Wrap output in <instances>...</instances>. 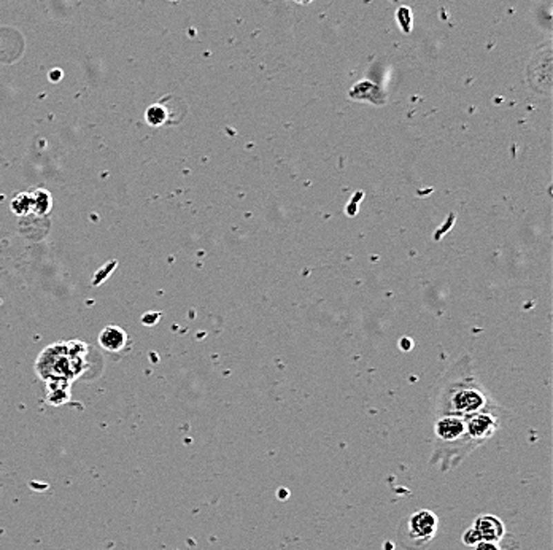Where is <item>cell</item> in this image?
<instances>
[{
  "label": "cell",
  "mask_w": 553,
  "mask_h": 550,
  "mask_svg": "<svg viewBox=\"0 0 553 550\" xmlns=\"http://www.w3.org/2000/svg\"><path fill=\"white\" fill-rule=\"evenodd\" d=\"M437 530H439V518H437L434 512L420 509L407 518L404 530L399 531V534L414 541L412 549H421L433 541Z\"/></svg>",
  "instance_id": "obj_4"
},
{
  "label": "cell",
  "mask_w": 553,
  "mask_h": 550,
  "mask_svg": "<svg viewBox=\"0 0 553 550\" xmlns=\"http://www.w3.org/2000/svg\"><path fill=\"white\" fill-rule=\"evenodd\" d=\"M145 119H146V123L153 126V128L164 126L168 119L167 108L162 106V104H155V106H150L145 112Z\"/></svg>",
  "instance_id": "obj_9"
},
{
  "label": "cell",
  "mask_w": 553,
  "mask_h": 550,
  "mask_svg": "<svg viewBox=\"0 0 553 550\" xmlns=\"http://www.w3.org/2000/svg\"><path fill=\"white\" fill-rule=\"evenodd\" d=\"M474 550H501V547H499V544L494 541H478L476 546H474Z\"/></svg>",
  "instance_id": "obj_12"
},
{
  "label": "cell",
  "mask_w": 553,
  "mask_h": 550,
  "mask_svg": "<svg viewBox=\"0 0 553 550\" xmlns=\"http://www.w3.org/2000/svg\"><path fill=\"white\" fill-rule=\"evenodd\" d=\"M30 197H32V212L34 213L43 217V215H46L51 210L52 199H51L50 193L46 190H41V188H39V190H35L32 195H30Z\"/></svg>",
  "instance_id": "obj_8"
},
{
  "label": "cell",
  "mask_w": 553,
  "mask_h": 550,
  "mask_svg": "<svg viewBox=\"0 0 553 550\" xmlns=\"http://www.w3.org/2000/svg\"><path fill=\"white\" fill-rule=\"evenodd\" d=\"M50 78L52 81H56V80H61L62 78V70H59V69H55V70H51V75H50Z\"/></svg>",
  "instance_id": "obj_13"
},
{
  "label": "cell",
  "mask_w": 553,
  "mask_h": 550,
  "mask_svg": "<svg viewBox=\"0 0 553 550\" xmlns=\"http://www.w3.org/2000/svg\"><path fill=\"white\" fill-rule=\"evenodd\" d=\"M434 447L429 463L440 471L456 468L467 455L478 449L466 433V417L439 415L434 420Z\"/></svg>",
  "instance_id": "obj_2"
},
{
  "label": "cell",
  "mask_w": 553,
  "mask_h": 550,
  "mask_svg": "<svg viewBox=\"0 0 553 550\" xmlns=\"http://www.w3.org/2000/svg\"><path fill=\"white\" fill-rule=\"evenodd\" d=\"M88 345L80 340L52 344L37 360L35 371L50 385H70L88 366Z\"/></svg>",
  "instance_id": "obj_3"
},
{
  "label": "cell",
  "mask_w": 553,
  "mask_h": 550,
  "mask_svg": "<svg viewBox=\"0 0 553 550\" xmlns=\"http://www.w3.org/2000/svg\"><path fill=\"white\" fill-rule=\"evenodd\" d=\"M385 550H393V546H391V544H389V546H388V544H385Z\"/></svg>",
  "instance_id": "obj_16"
},
{
  "label": "cell",
  "mask_w": 553,
  "mask_h": 550,
  "mask_svg": "<svg viewBox=\"0 0 553 550\" xmlns=\"http://www.w3.org/2000/svg\"><path fill=\"white\" fill-rule=\"evenodd\" d=\"M288 496H289V490L288 489L278 490V498H280V500H285V498H288Z\"/></svg>",
  "instance_id": "obj_14"
},
{
  "label": "cell",
  "mask_w": 553,
  "mask_h": 550,
  "mask_svg": "<svg viewBox=\"0 0 553 550\" xmlns=\"http://www.w3.org/2000/svg\"><path fill=\"white\" fill-rule=\"evenodd\" d=\"M503 409L499 411L478 412L466 417V433L474 444L481 447L494 436L503 420Z\"/></svg>",
  "instance_id": "obj_5"
},
{
  "label": "cell",
  "mask_w": 553,
  "mask_h": 550,
  "mask_svg": "<svg viewBox=\"0 0 553 550\" xmlns=\"http://www.w3.org/2000/svg\"><path fill=\"white\" fill-rule=\"evenodd\" d=\"M461 541H463V544H465V546L474 547L478 541H482V539H481V536H478V533H477L476 528L469 527L467 530H465V533H463Z\"/></svg>",
  "instance_id": "obj_11"
},
{
  "label": "cell",
  "mask_w": 553,
  "mask_h": 550,
  "mask_svg": "<svg viewBox=\"0 0 553 550\" xmlns=\"http://www.w3.org/2000/svg\"><path fill=\"white\" fill-rule=\"evenodd\" d=\"M503 409L489 396L485 386L474 374L471 356L458 358L442 379L436 397V417H469L478 412Z\"/></svg>",
  "instance_id": "obj_1"
},
{
  "label": "cell",
  "mask_w": 553,
  "mask_h": 550,
  "mask_svg": "<svg viewBox=\"0 0 553 550\" xmlns=\"http://www.w3.org/2000/svg\"><path fill=\"white\" fill-rule=\"evenodd\" d=\"M294 2H298V3H301V5H309V3H312L313 0H294Z\"/></svg>",
  "instance_id": "obj_15"
},
{
  "label": "cell",
  "mask_w": 553,
  "mask_h": 550,
  "mask_svg": "<svg viewBox=\"0 0 553 550\" xmlns=\"http://www.w3.org/2000/svg\"><path fill=\"white\" fill-rule=\"evenodd\" d=\"M99 344L107 352H119L128 344V334L118 326H107L99 334Z\"/></svg>",
  "instance_id": "obj_7"
},
{
  "label": "cell",
  "mask_w": 553,
  "mask_h": 550,
  "mask_svg": "<svg viewBox=\"0 0 553 550\" xmlns=\"http://www.w3.org/2000/svg\"><path fill=\"white\" fill-rule=\"evenodd\" d=\"M472 527L476 528L482 541L499 542L505 534L504 522L499 517L492 514L478 515L476 520H474Z\"/></svg>",
  "instance_id": "obj_6"
},
{
  "label": "cell",
  "mask_w": 553,
  "mask_h": 550,
  "mask_svg": "<svg viewBox=\"0 0 553 550\" xmlns=\"http://www.w3.org/2000/svg\"><path fill=\"white\" fill-rule=\"evenodd\" d=\"M12 208L14 213L19 215V217L30 213L32 212V197H30V195H26V193L14 196V199L12 201Z\"/></svg>",
  "instance_id": "obj_10"
}]
</instances>
